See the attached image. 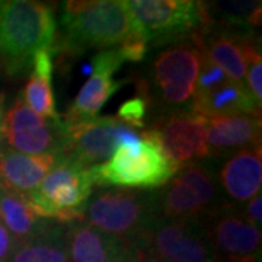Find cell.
<instances>
[{"instance_id":"13","label":"cell","mask_w":262,"mask_h":262,"mask_svg":"<svg viewBox=\"0 0 262 262\" xmlns=\"http://www.w3.org/2000/svg\"><path fill=\"white\" fill-rule=\"evenodd\" d=\"M63 133L66 144L61 159L73 160L83 168L102 163L113 156L120 144L140 139L139 131L125 125L117 117H98Z\"/></svg>"},{"instance_id":"2","label":"cell","mask_w":262,"mask_h":262,"mask_svg":"<svg viewBox=\"0 0 262 262\" xmlns=\"http://www.w3.org/2000/svg\"><path fill=\"white\" fill-rule=\"evenodd\" d=\"M60 24L63 28L60 48L67 53L121 46L136 32L127 0L64 2Z\"/></svg>"},{"instance_id":"5","label":"cell","mask_w":262,"mask_h":262,"mask_svg":"<svg viewBox=\"0 0 262 262\" xmlns=\"http://www.w3.org/2000/svg\"><path fill=\"white\" fill-rule=\"evenodd\" d=\"M225 203L217 170L206 160L178 169L156 189V214L162 220L203 223Z\"/></svg>"},{"instance_id":"9","label":"cell","mask_w":262,"mask_h":262,"mask_svg":"<svg viewBox=\"0 0 262 262\" xmlns=\"http://www.w3.org/2000/svg\"><path fill=\"white\" fill-rule=\"evenodd\" d=\"M203 58L204 53L192 34L155 57L151 82L160 102L168 106H182L191 102Z\"/></svg>"},{"instance_id":"23","label":"cell","mask_w":262,"mask_h":262,"mask_svg":"<svg viewBox=\"0 0 262 262\" xmlns=\"http://www.w3.org/2000/svg\"><path fill=\"white\" fill-rule=\"evenodd\" d=\"M10 262H70L66 225L51 220L41 233L19 244Z\"/></svg>"},{"instance_id":"20","label":"cell","mask_w":262,"mask_h":262,"mask_svg":"<svg viewBox=\"0 0 262 262\" xmlns=\"http://www.w3.org/2000/svg\"><path fill=\"white\" fill-rule=\"evenodd\" d=\"M53 67L51 48L37 53L32 58V72L25 89L22 91V96L29 108L39 117L51 121H60L61 118L57 113L53 91Z\"/></svg>"},{"instance_id":"3","label":"cell","mask_w":262,"mask_h":262,"mask_svg":"<svg viewBox=\"0 0 262 262\" xmlns=\"http://www.w3.org/2000/svg\"><path fill=\"white\" fill-rule=\"evenodd\" d=\"M153 130L140 133V139L120 144L108 160L89 168L94 185L131 189L163 187L177 173Z\"/></svg>"},{"instance_id":"25","label":"cell","mask_w":262,"mask_h":262,"mask_svg":"<svg viewBox=\"0 0 262 262\" xmlns=\"http://www.w3.org/2000/svg\"><path fill=\"white\" fill-rule=\"evenodd\" d=\"M246 82H248V89L252 94L255 102L258 103V106H262V58L259 47L253 48L249 53L248 58V67H246V76H245Z\"/></svg>"},{"instance_id":"8","label":"cell","mask_w":262,"mask_h":262,"mask_svg":"<svg viewBox=\"0 0 262 262\" xmlns=\"http://www.w3.org/2000/svg\"><path fill=\"white\" fill-rule=\"evenodd\" d=\"M133 248L159 262H219L200 222L156 219Z\"/></svg>"},{"instance_id":"26","label":"cell","mask_w":262,"mask_h":262,"mask_svg":"<svg viewBox=\"0 0 262 262\" xmlns=\"http://www.w3.org/2000/svg\"><path fill=\"white\" fill-rule=\"evenodd\" d=\"M226 79H229V77L225 73V70L217 64H214L204 54L203 64H201V69H200V75H198V79H196L195 94L196 92H207V91L213 89L215 86H219L220 83H223Z\"/></svg>"},{"instance_id":"28","label":"cell","mask_w":262,"mask_h":262,"mask_svg":"<svg viewBox=\"0 0 262 262\" xmlns=\"http://www.w3.org/2000/svg\"><path fill=\"white\" fill-rule=\"evenodd\" d=\"M18 246V241L0 222V262H10Z\"/></svg>"},{"instance_id":"27","label":"cell","mask_w":262,"mask_h":262,"mask_svg":"<svg viewBox=\"0 0 262 262\" xmlns=\"http://www.w3.org/2000/svg\"><path fill=\"white\" fill-rule=\"evenodd\" d=\"M120 51H121L124 60L127 61H134V63H139L141 61L144 56L147 54L149 51V44L146 42V39L140 37L137 32H134L133 35L127 38L121 46H118Z\"/></svg>"},{"instance_id":"19","label":"cell","mask_w":262,"mask_h":262,"mask_svg":"<svg viewBox=\"0 0 262 262\" xmlns=\"http://www.w3.org/2000/svg\"><path fill=\"white\" fill-rule=\"evenodd\" d=\"M188 108L206 120L237 114L261 115V108L255 102L246 84L232 79H226L223 83L207 92H196L188 103Z\"/></svg>"},{"instance_id":"21","label":"cell","mask_w":262,"mask_h":262,"mask_svg":"<svg viewBox=\"0 0 262 262\" xmlns=\"http://www.w3.org/2000/svg\"><path fill=\"white\" fill-rule=\"evenodd\" d=\"M66 236L70 262H108L120 244L84 220L66 225Z\"/></svg>"},{"instance_id":"15","label":"cell","mask_w":262,"mask_h":262,"mask_svg":"<svg viewBox=\"0 0 262 262\" xmlns=\"http://www.w3.org/2000/svg\"><path fill=\"white\" fill-rule=\"evenodd\" d=\"M192 35L203 53L222 67L229 79L245 83L249 53L259 47L252 32L207 24L192 32Z\"/></svg>"},{"instance_id":"7","label":"cell","mask_w":262,"mask_h":262,"mask_svg":"<svg viewBox=\"0 0 262 262\" xmlns=\"http://www.w3.org/2000/svg\"><path fill=\"white\" fill-rule=\"evenodd\" d=\"M136 32L153 46L191 35L207 24L203 2L130 0L127 2Z\"/></svg>"},{"instance_id":"1","label":"cell","mask_w":262,"mask_h":262,"mask_svg":"<svg viewBox=\"0 0 262 262\" xmlns=\"http://www.w3.org/2000/svg\"><path fill=\"white\" fill-rule=\"evenodd\" d=\"M54 9L42 2L0 0V63L10 76L20 75L37 53L54 46Z\"/></svg>"},{"instance_id":"32","label":"cell","mask_w":262,"mask_h":262,"mask_svg":"<svg viewBox=\"0 0 262 262\" xmlns=\"http://www.w3.org/2000/svg\"><path fill=\"white\" fill-rule=\"evenodd\" d=\"M137 255H139V261L140 262H159V261H156V259H153V258H150V256L143 255V253L140 252H137Z\"/></svg>"},{"instance_id":"4","label":"cell","mask_w":262,"mask_h":262,"mask_svg":"<svg viewBox=\"0 0 262 262\" xmlns=\"http://www.w3.org/2000/svg\"><path fill=\"white\" fill-rule=\"evenodd\" d=\"M158 219L156 191L101 188L92 192L83 220L103 234L134 246Z\"/></svg>"},{"instance_id":"14","label":"cell","mask_w":262,"mask_h":262,"mask_svg":"<svg viewBox=\"0 0 262 262\" xmlns=\"http://www.w3.org/2000/svg\"><path fill=\"white\" fill-rule=\"evenodd\" d=\"M120 48L101 50L92 58L94 73L82 86L73 103L70 105L64 118L61 120V128H75L98 118L102 106L108 102L124 82H115L113 75L124 63Z\"/></svg>"},{"instance_id":"6","label":"cell","mask_w":262,"mask_h":262,"mask_svg":"<svg viewBox=\"0 0 262 262\" xmlns=\"http://www.w3.org/2000/svg\"><path fill=\"white\" fill-rule=\"evenodd\" d=\"M92 192L94 182L89 168L61 159L27 198L39 217L69 225L83 220Z\"/></svg>"},{"instance_id":"11","label":"cell","mask_w":262,"mask_h":262,"mask_svg":"<svg viewBox=\"0 0 262 262\" xmlns=\"http://www.w3.org/2000/svg\"><path fill=\"white\" fill-rule=\"evenodd\" d=\"M203 226L219 262H261V229L251 225L237 206L226 201Z\"/></svg>"},{"instance_id":"17","label":"cell","mask_w":262,"mask_h":262,"mask_svg":"<svg viewBox=\"0 0 262 262\" xmlns=\"http://www.w3.org/2000/svg\"><path fill=\"white\" fill-rule=\"evenodd\" d=\"M60 160L57 155H24L0 147V189L29 195Z\"/></svg>"},{"instance_id":"31","label":"cell","mask_w":262,"mask_h":262,"mask_svg":"<svg viewBox=\"0 0 262 262\" xmlns=\"http://www.w3.org/2000/svg\"><path fill=\"white\" fill-rule=\"evenodd\" d=\"M3 117H5V95L0 94V144H2V127H3ZM2 147V146H0Z\"/></svg>"},{"instance_id":"10","label":"cell","mask_w":262,"mask_h":262,"mask_svg":"<svg viewBox=\"0 0 262 262\" xmlns=\"http://www.w3.org/2000/svg\"><path fill=\"white\" fill-rule=\"evenodd\" d=\"M61 120L51 121L39 117L24 101L19 92L3 117L2 140L8 147L24 155H57L63 158L66 139Z\"/></svg>"},{"instance_id":"18","label":"cell","mask_w":262,"mask_h":262,"mask_svg":"<svg viewBox=\"0 0 262 262\" xmlns=\"http://www.w3.org/2000/svg\"><path fill=\"white\" fill-rule=\"evenodd\" d=\"M261 115L237 114L207 120V147L211 156H225L233 151L261 144Z\"/></svg>"},{"instance_id":"24","label":"cell","mask_w":262,"mask_h":262,"mask_svg":"<svg viewBox=\"0 0 262 262\" xmlns=\"http://www.w3.org/2000/svg\"><path fill=\"white\" fill-rule=\"evenodd\" d=\"M147 99L146 96H136L122 103L118 110L117 118L125 125L136 130V127H144V117L147 113Z\"/></svg>"},{"instance_id":"16","label":"cell","mask_w":262,"mask_h":262,"mask_svg":"<svg viewBox=\"0 0 262 262\" xmlns=\"http://www.w3.org/2000/svg\"><path fill=\"white\" fill-rule=\"evenodd\" d=\"M217 170L219 185L227 196V203L237 206L261 192L262 147L261 144L245 147L227 155Z\"/></svg>"},{"instance_id":"12","label":"cell","mask_w":262,"mask_h":262,"mask_svg":"<svg viewBox=\"0 0 262 262\" xmlns=\"http://www.w3.org/2000/svg\"><path fill=\"white\" fill-rule=\"evenodd\" d=\"M166 156L177 168L204 162L210 158L207 147V120L189 108H170L153 122Z\"/></svg>"},{"instance_id":"22","label":"cell","mask_w":262,"mask_h":262,"mask_svg":"<svg viewBox=\"0 0 262 262\" xmlns=\"http://www.w3.org/2000/svg\"><path fill=\"white\" fill-rule=\"evenodd\" d=\"M0 222L18 244H24L41 233L51 220L39 217L25 195L0 189Z\"/></svg>"},{"instance_id":"30","label":"cell","mask_w":262,"mask_h":262,"mask_svg":"<svg viewBox=\"0 0 262 262\" xmlns=\"http://www.w3.org/2000/svg\"><path fill=\"white\" fill-rule=\"evenodd\" d=\"M108 262H140L139 261V255L137 251L133 246L122 245L121 242L115 248V251L111 255V258Z\"/></svg>"},{"instance_id":"29","label":"cell","mask_w":262,"mask_h":262,"mask_svg":"<svg viewBox=\"0 0 262 262\" xmlns=\"http://www.w3.org/2000/svg\"><path fill=\"white\" fill-rule=\"evenodd\" d=\"M242 214L245 215V219L253 225L255 227L261 229L262 226V194H256L252 196L249 201H246L245 208L242 210Z\"/></svg>"}]
</instances>
